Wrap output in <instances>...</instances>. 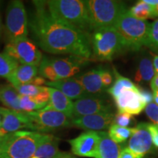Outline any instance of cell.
<instances>
[{
  "label": "cell",
  "instance_id": "cb8c5ba5",
  "mask_svg": "<svg viewBox=\"0 0 158 158\" xmlns=\"http://www.w3.org/2000/svg\"><path fill=\"white\" fill-rule=\"evenodd\" d=\"M155 76L152 60L149 56H143L138 63V70L135 76L136 82H151Z\"/></svg>",
  "mask_w": 158,
  "mask_h": 158
},
{
  "label": "cell",
  "instance_id": "9c48e42d",
  "mask_svg": "<svg viewBox=\"0 0 158 158\" xmlns=\"http://www.w3.org/2000/svg\"><path fill=\"white\" fill-rule=\"evenodd\" d=\"M19 64L39 67L43 59L42 53L37 45L28 38L8 42L3 51Z\"/></svg>",
  "mask_w": 158,
  "mask_h": 158
},
{
  "label": "cell",
  "instance_id": "7bdbcfd3",
  "mask_svg": "<svg viewBox=\"0 0 158 158\" xmlns=\"http://www.w3.org/2000/svg\"><path fill=\"white\" fill-rule=\"evenodd\" d=\"M144 2L148 4V5L154 7L158 4V0H143Z\"/></svg>",
  "mask_w": 158,
  "mask_h": 158
},
{
  "label": "cell",
  "instance_id": "4dcf8cb0",
  "mask_svg": "<svg viewBox=\"0 0 158 158\" xmlns=\"http://www.w3.org/2000/svg\"><path fill=\"white\" fill-rule=\"evenodd\" d=\"M47 86H36V85L33 84H27L21 85V86L14 87L18 92L20 95L31 97V98H34L37 96V94L42 92L46 89Z\"/></svg>",
  "mask_w": 158,
  "mask_h": 158
},
{
  "label": "cell",
  "instance_id": "e575fe53",
  "mask_svg": "<svg viewBox=\"0 0 158 158\" xmlns=\"http://www.w3.org/2000/svg\"><path fill=\"white\" fill-rule=\"evenodd\" d=\"M138 91H139L140 95H141L142 100H143L146 106L154 101L153 92H151L149 90L142 88H138Z\"/></svg>",
  "mask_w": 158,
  "mask_h": 158
},
{
  "label": "cell",
  "instance_id": "f546056e",
  "mask_svg": "<svg viewBox=\"0 0 158 158\" xmlns=\"http://www.w3.org/2000/svg\"><path fill=\"white\" fill-rule=\"evenodd\" d=\"M19 106L21 111L23 112L36 111L45 107L38 103L33 98L23 95H20L19 97Z\"/></svg>",
  "mask_w": 158,
  "mask_h": 158
},
{
  "label": "cell",
  "instance_id": "b9f144b4",
  "mask_svg": "<svg viewBox=\"0 0 158 158\" xmlns=\"http://www.w3.org/2000/svg\"><path fill=\"white\" fill-rule=\"evenodd\" d=\"M152 56H153V65L154 69H155V75L158 74V54H152Z\"/></svg>",
  "mask_w": 158,
  "mask_h": 158
},
{
  "label": "cell",
  "instance_id": "8fae6325",
  "mask_svg": "<svg viewBox=\"0 0 158 158\" xmlns=\"http://www.w3.org/2000/svg\"><path fill=\"white\" fill-rule=\"evenodd\" d=\"M114 114L112 112L99 113L71 118L72 126L86 131L101 132L108 130L114 124Z\"/></svg>",
  "mask_w": 158,
  "mask_h": 158
},
{
  "label": "cell",
  "instance_id": "277c9868",
  "mask_svg": "<svg viewBox=\"0 0 158 158\" xmlns=\"http://www.w3.org/2000/svg\"><path fill=\"white\" fill-rule=\"evenodd\" d=\"M150 25L147 21L133 17L127 10L119 17L114 27L123 38L126 48L139 51L142 47L147 46Z\"/></svg>",
  "mask_w": 158,
  "mask_h": 158
},
{
  "label": "cell",
  "instance_id": "ffe728a7",
  "mask_svg": "<svg viewBox=\"0 0 158 158\" xmlns=\"http://www.w3.org/2000/svg\"><path fill=\"white\" fill-rule=\"evenodd\" d=\"M38 74V67L33 65L19 64L7 78L13 87L31 84Z\"/></svg>",
  "mask_w": 158,
  "mask_h": 158
},
{
  "label": "cell",
  "instance_id": "5b68a950",
  "mask_svg": "<svg viewBox=\"0 0 158 158\" xmlns=\"http://www.w3.org/2000/svg\"><path fill=\"white\" fill-rule=\"evenodd\" d=\"M86 4L92 32L99 29L114 27L119 17L127 10L125 4L121 1L88 0Z\"/></svg>",
  "mask_w": 158,
  "mask_h": 158
},
{
  "label": "cell",
  "instance_id": "f35d334b",
  "mask_svg": "<svg viewBox=\"0 0 158 158\" xmlns=\"http://www.w3.org/2000/svg\"><path fill=\"white\" fill-rule=\"evenodd\" d=\"M46 83H47L46 79L43 78V77H41V76H37L36 78H35L34 80H33V81L31 82V84L36 85V86H42L43 85L46 84Z\"/></svg>",
  "mask_w": 158,
  "mask_h": 158
},
{
  "label": "cell",
  "instance_id": "f1b7e54d",
  "mask_svg": "<svg viewBox=\"0 0 158 158\" xmlns=\"http://www.w3.org/2000/svg\"><path fill=\"white\" fill-rule=\"evenodd\" d=\"M38 73L43 78L48 79V81H59L54 69L51 65L48 57H43L42 61L38 67Z\"/></svg>",
  "mask_w": 158,
  "mask_h": 158
},
{
  "label": "cell",
  "instance_id": "7a4b0ae2",
  "mask_svg": "<svg viewBox=\"0 0 158 158\" xmlns=\"http://www.w3.org/2000/svg\"><path fill=\"white\" fill-rule=\"evenodd\" d=\"M48 13L54 19L73 28L91 35L89 13L86 1L49 0L45 1Z\"/></svg>",
  "mask_w": 158,
  "mask_h": 158
},
{
  "label": "cell",
  "instance_id": "ac0fdd59",
  "mask_svg": "<svg viewBox=\"0 0 158 158\" xmlns=\"http://www.w3.org/2000/svg\"><path fill=\"white\" fill-rule=\"evenodd\" d=\"M103 70L101 67H98L77 78L87 93L92 95L103 92L105 88L102 82V73Z\"/></svg>",
  "mask_w": 158,
  "mask_h": 158
},
{
  "label": "cell",
  "instance_id": "5bb4252c",
  "mask_svg": "<svg viewBox=\"0 0 158 158\" xmlns=\"http://www.w3.org/2000/svg\"><path fill=\"white\" fill-rule=\"evenodd\" d=\"M114 100L118 112L127 113L133 116L139 114L146 107L138 87L126 89Z\"/></svg>",
  "mask_w": 158,
  "mask_h": 158
},
{
  "label": "cell",
  "instance_id": "d4e9b609",
  "mask_svg": "<svg viewBox=\"0 0 158 158\" xmlns=\"http://www.w3.org/2000/svg\"><path fill=\"white\" fill-rule=\"evenodd\" d=\"M114 73H115L116 81L113 86L108 89V92L113 97L114 99L117 98L122 93V91L126 89L137 87L132 81H130L129 78L122 76L116 70H114Z\"/></svg>",
  "mask_w": 158,
  "mask_h": 158
},
{
  "label": "cell",
  "instance_id": "ba28073f",
  "mask_svg": "<svg viewBox=\"0 0 158 158\" xmlns=\"http://www.w3.org/2000/svg\"><path fill=\"white\" fill-rule=\"evenodd\" d=\"M25 113L30 118L35 132L45 133L72 126L71 118L68 116L47 107Z\"/></svg>",
  "mask_w": 158,
  "mask_h": 158
},
{
  "label": "cell",
  "instance_id": "681fc988",
  "mask_svg": "<svg viewBox=\"0 0 158 158\" xmlns=\"http://www.w3.org/2000/svg\"><path fill=\"white\" fill-rule=\"evenodd\" d=\"M0 158H3L2 156V154H1V152H0Z\"/></svg>",
  "mask_w": 158,
  "mask_h": 158
},
{
  "label": "cell",
  "instance_id": "7c38bea8",
  "mask_svg": "<svg viewBox=\"0 0 158 158\" xmlns=\"http://www.w3.org/2000/svg\"><path fill=\"white\" fill-rule=\"evenodd\" d=\"M148 123L138 124L128 142V149L138 157L143 158L154 149Z\"/></svg>",
  "mask_w": 158,
  "mask_h": 158
},
{
  "label": "cell",
  "instance_id": "f907efd6",
  "mask_svg": "<svg viewBox=\"0 0 158 158\" xmlns=\"http://www.w3.org/2000/svg\"><path fill=\"white\" fill-rule=\"evenodd\" d=\"M157 127H158V124H157Z\"/></svg>",
  "mask_w": 158,
  "mask_h": 158
},
{
  "label": "cell",
  "instance_id": "ee69618b",
  "mask_svg": "<svg viewBox=\"0 0 158 158\" xmlns=\"http://www.w3.org/2000/svg\"><path fill=\"white\" fill-rule=\"evenodd\" d=\"M153 92V95H154V101L156 104L158 106V89L152 91Z\"/></svg>",
  "mask_w": 158,
  "mask_h": 158
},
{
  "label": "cell",
  "instance_id": "c3c4849f",
  "mask_svg": "<svg viewBox=\"0 0 158 158\" xmlns=\"http://www.w3.org/2000/svg\"><path fill=\"white\" fill-rule=\"evenodd\" d=\"M2 122H3V116L2 115L1 112H0V129H1L2 125Z\"/></svg>",
  "mask_w": 158,
  "mask_h": 158
},
{
  "label": "cell",
  "instance_id": "ab89813d",
  "mask_svg": "<svg viewBox=\"0 0 158 158\" xmlns=\"http://www.w3.org/2000/svg\"><path fill=\"white\" fill-rule=\"evenodd\" d=\"M55 158H76L73 153L68 152H60Z\"/></svg>",
  "mask_w": 158,
  "mask_h": 158
},
{
  "label": "cell",
  "instance_id": "7402d4cb",
  "mask_svg": "<svg viewBox=\"0 0 158 158\" xmlns=\"http://www.w3.org/2000/svg\"><path fill=\"white\" fill-rule=\"evenodd\" d=\"M59 152V139L51 134H48L46 138L40 143L34 155L31 158H55Z\"/></svg>",
  "mask_w": 158,
  "mask_h": 158
},
{
  "label": "cell",
  "instance_id": "d6986e66",
  "mask_svg": "<svg viewBox=\"0 0 158 158\" xmlns=\"http://www.w3.org/2000/svg\"><path fill=\"white\" fill-rule=\"evenodd\" d=\"M48 90L50 99L45 107L64 114L69 118H72L74 102L56 89L48 87Z\"/></svg>",
  "mask_w": 158,
  "mask_h": 158
},
{
  "label": "cell",
  "instance_id": "d590c367",
  "mask_svg": "<svg viewBox=\"0 0 158 158\" xmlns=\"http://www.w3.org/2000/svg\"><path fill=\"white\" fill-rule=\"evenodd\" d=\"M153 145L158 148V127L156 124H149L148 125Z\"/></svg>",
  "mask_w": 158,
  "mask_h": 158
},
{
  "label": "cell",
  "instance_id": "52a82bcc",
  "mask_svg": "<svg viewBox=\"0 0 158 158\" xmlns=\"http://www.w3.org/2000/svg\"><path fill=\"white\" fill-rule=\"evenodd\" d=\"M29 21L24 5L19 0L10 2L6 9L5 31L8 42L27 38Z\"/></svg>",
  "mask_w": 158,
  "mask_h": 158
},
{
  "label": "cell",
  "instance_id": "74e56055",
  "mask_svg": "<svg viewBox=\"0 0 158 158\" xmlns=\"http://www.w3.org/2000/svg\"><path fill=\"white\" fill-rule=\"evenodd\" d=\"M119 158H141L135 155L133 152H132L128 148H124L121 150L120 152Z\"/></svg>",
  "mask_w": 158,
  "mask_h": 158
},
{
  "label": "cell",
  "instance_id": "30bf717a",
  "mask_svg": "<svg viewBox=\"0 0 158 158\" xmlns=\"http://www.w3.org/2000/svg\"><path fill=\"white\" fill-rule=\"evenodd\" d=\"M75 156L98 158L100 135L98 132L85 131L76 138L68 141Z\"/></svg>",
  "mask_w": 158,
  "mask_h": 158
},
{
  "label": "cell",
  "instance_id": "4316f807",
  "mask_svg": "<svg viewBox=\"0 0 158 158\" xmlns=\"http://www.w3.org/2000/svg\"><path fill=\"white\" fill-rule=\"evenodd\" d=\"M129 12L133 17L143 21L155 18L153 14V7L144 2L143 0L138 2L131 7V9L129 10Z\"/></svg>",
  "mask_w": 158,
  "mask_h": 158
},
{
  "label": "cell",
  "instance_id": "836d02e7",
  "mask_svg": "<svg viewBox=\"0 0 158 158\" xmlns=\"http://www.w3.org/2000/svg\"><path fill=\"white\" fill-rule=\"evenodd\" d=\"M145 112L149 118L154 124H158V106L155 102H151L145 107Z\"/></svg>",
  "mask_w": 158,
  "mask_h": 158
},
{
  "label": "cell",
  "instance_id": "f6af8a7d",
  "mask_svg": "<svg viewBox=\"0 0 158 158\" xmlns=\"http://www.w3.org/2000/svg\"><path fill=\"white\" fill-rule=\"evenodd\" d=\"M0 5H1V2H0ZM3 34V25H2V16L1 13H0V39L2 38Z\"/></svg>",
  "mask_w": 158,
  "mask_h": 158
},
{
  "label": "cell",
  "instance_id": "d6a6232c",
  "mask_svg": "<svg viewBox=\"0 0 158 158\" xmlns=\"http://www.w3.org/2000/svg\"><path fill=\"white\" fill-rule=\"evenodd\" d=\"M134 122L133 115L127 113H122L118 112L116 115H114V124L116 125L122 127H129L132 125Z\"/></svg>",
  "mask_w": 158,
  "mask_h": 158
},
{
  "label": "cell",
  "instance_id": "4fadbf2b",
  "mask_svg": "<svg viewBox=\"0 0 158 158\" xmlns=\"http://www.w3.org/2000/svg\"><path fill=\"white\" fill-rule=\"evenodd\" d=\"M0 112L3 116L1 130L4 133L8 134L19 130H24V129L33 131L30 118L25 112L4 107H0Z\"/></svg>",
  "mask_w": 158,
  "mask_h": 158
},
{
  "label": "cell",
  "instance_id": "8d00e7d4",
  "mask_svg": "<svg viewBox=\"0 0 158 158\" xmlns=\"http://www.w3.org/2000/svg\"><path fill=\"white\" fill-rule=\"evenodd\" d=\"M102 82L105 89L111 85L112 82H113V77H112L109 71L106 70H103V71H102Z\"/></svg>",
  "mask_w": 158,
  "mask_h": 158
},
{
  "label": "cell",
  "instance_id": "484cf974",
  "mask_svg": "<svg viewBox=\"0 0 158 158\" xmlns=\"http://www.w3.org/2000/svg\"><path fill=\"white\" fill-rule=\"evenodd\" d=\"M134 127H122L113 124L108 129L109 137L116 143H123L131 137Z\"/></svg>",
  "mask_w": 158,
  "mask_h": 158
},
{
  "label": "cell",
  "instance_id": "3957f363",
  "mask_svg": "<svg viewBox=\"0 0 158 158\" xmlns=\"http://www.w3.org/2000/svg\"><path fill=\"white\" fill-rule=\"evenodd\" d=\"M48 133L19 130L7 134L0 141L3 158H31Z\"/></svg>",
  "mask_w": 158,
  "mask_h": 158
},
{
  "label": "cell",
  "instance_id": "6da1fadb",
  "mask_svg": "<svg viewBox=\"0 0 158 158\" xmlns=\"http://www.w3.org/2000/svg\"><path fill=\"white\" fill-rule=\"evenodd\" d=\"M29 21L35 43L51 54H68L89 60L92 56L90 35L64 24L48 13L45 1H33Z\"/></svg>",
  "mask_w": 158,
  "mask_h": 158
},
{
  "label": "cell",
  "instance_id": "83f0119b",
  "mask_svg": "<svg viewBox=\"0 0 158 158\" xmlns=\"http://www.w3.org/2000/svg\"><path fill=\"white\" fill-rule=\"evenodd\" d=\"M19 63L5 53H0V78H7L19 66Z\"/></svg>",
  "mask_w": 158,
  "mask_h": 158
},
{
  "label": "cell",
  "instance_id": "1f68e13d",
  "mask_svg": "<svg viewBox=\"0 0 158 158\" xmlns=\"http://www.w3.org/2000/svg\"><path fill=\"white\" fill-rule=\"evenodd\" d=\"M147 47L158 51V19L150 25Z\"/></svg>",
  "mask_w": 158,
  "mask_h": 158
},
{
  "label": "cell",
  "instance_id": "9a60e30c",
  "mask_svg": "<svg viewBox=\"0 0 158 158\" xmlns=\"http://www.w3.org/2000/svg\"><path fill=\"white\" fill-rule=\"evenodd\" d=\"M106 112H111L109 105L101 98L89 95L73 102V118Z\"/></svg>",
  "mask_w": 158,
  "mask_h": 158
},
{
  "label": "cell",
  "instance_id": "bcb514c9",
  "mask_svg": "<svg viewBox=\"0 0 158 158\" xmlns=\"http://www.w3.org/2000/svg\"><path fill=\"white\" fill-rule=\"evenodd\" d=\"M153 7V14L154 17H157L158 18V4L157 5L154 6Z\"/></svg>",
  "mask_w": 158,
  "mask_h": 158
},
{
  "label": "cell",
  "instance_id": "e0dca14e",
  "mask_svg": "<svg viewBox=\"0 0 158 158\" xmlns=\"http://www.w3.org/2000/svg\"><path fill=\"white\" fill-rule=\"evenodd\" d=\"M46 86L56 89L70 100H78L92 94L85 91L77 78H69L57 81H47Z\"/></svg>",
  "mask_w": 158,
  "mask_h": 158
},
{
  "label": "cell",
  "instance_id": "8992f818",
  "mask_svg": "<svg viewBox=\"0 0 158 158\" xmlns=\"http://www.w3.org/2000/svg\"><path fill=\"white\" fill-rule=\"evenodd\" d=\"M92 56L98 60L110 61L126 48L125 43L114 27L97 29L90 35Z\"/></svg>",
  "mask_w": 158,
  "mask_h": 158
},
{
  "label": "cell",
  "instance_id": "60d3db41",
  "mask_svg": "<svg viewBox=\"0 0 158 158\" xmlns=\"http://www.w3.org/2000/svg\"><path fill=\"white\" fill-rule=\"evenodd\" d=\"M150 86H151V88L152 91L158 89V74L155 75V76H154L152 80L150 82Z\"/></svg>",
  "mask_w": 158,
  "mask_h": 158
},
{
  "label": "cell",
  "instance_id": "603a6c76",
  "mask_svg": "<svg viewBox=\"0 0 158 158\" xmlns=\"http://www.w3.org/2000/svg\"><path fill=\"white\" fill-rule=\"evenodd\" d=\"M19 97L20 94L11 84L0 86V101L9 109L21 111Z\"/></svg>",
  "mask_w": 158,
  "mask_h": 158
},
{
  "label": "cell",
  "instance_id": "2e32d148",
  "mask_svg": "<svg viewBox=\"0 0 158 158\" xmlns=\"http://www.w3.org/2000/svg\"><path fill=\"white\" fill-rule=\"evenodd\" d=\"M49 60L59 81L73 78V76L80 71L82 64L88 61L80 57L73 56L64 58H49Z\"/></svg>",
  "mask_w": 158,
  "mask_h": 158
},
{
  "label": "cell",
  "instance_id": "7dc6e473",
  "mask_svg": "<svg viewBox=\"0 0 158 158\" xmlns=\"http://www.w3.org/2000/svg\"><path fill=\"white\" fill-rule=\"evenodd\" d=\"M7 135V134H5V133H3V131L1 129H0V141H2V140L3 139V138L5 137V136Z\"/></svg>",
  "mask_w": 158,
  "mask_h": 158
},
{
  "label": "cell",
  "instance_id": "44dd1931",
  "mask_svg": "<svg viewBox=\"0 0 158 158\" xmlns=\"http://www.w3.org/2000/svg\"><path fill=\"white\" fill-rule=\"evenodd\" d=\"M100 143L98 147V158H119L121 148L105 131L98 132Z\"/></svg>",
  "mask_w": 158,
  "mask_h": 158
}]
</instances>
